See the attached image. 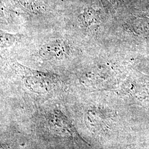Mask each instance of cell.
I'll return each mask as SVG.
<instances>
[{
  "label": "cell",
  "mask_w": 149,
  "mask_h": 149,
  "mask_svg": "<svg viewBox=\"0 0 149 149\" xmlns=\"http://www.w3.org/2000/svg\"><path fill=\"white\" fill-rule=\"evenodd\" d=\"M68 46L64 42L50 44L42 49L40 53L45 57L64 56L68 53Z\"/></svg>",
  "instance_id": "obj_1"
}]
</instances>
